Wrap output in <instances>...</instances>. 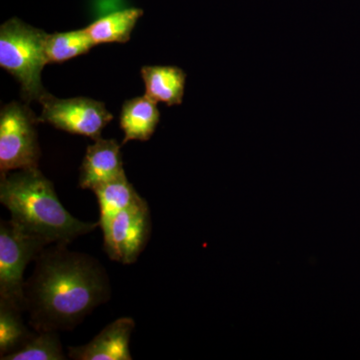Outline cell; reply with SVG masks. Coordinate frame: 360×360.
<instances>
[{
  "label": "cell",
  "instance_id": "obj_1",
  "mask_svg": "<svg viewBox=\"0 0 360 360\" xmlns=\"http://www.w3.org/2000/svg\"><path fill=\"white\" fill-rule=\"evenodd\" d=\"M34 262L25 290V309L33 330H72L110 302V276L96 257L54 243Z\"/></svg>",
  "mask_w": 360,
  "mask_h": 360
},
{
  "label": "cell",
  "instance_id": "obj_2",
  "mask_svg": "<svg viewBox=\"0 0 360 360\" xmlns=\"http://www.w3.org/2000/svg\"><path fill=\"white\" fill-rule=\"evenodd\" d=\"M0 202L13 222L49 245H68L99 226L98 222L82 221L71 215L59 200L53 184L39 168L1 175Z\"/></svg>",
  "mask_w": 360,
  "mask_h": 360
},
{
  "label": "cell",
  "instance_id": "obj_3",
  "mask_svg": "<svg viewBox=\"0 0 360 360\" xmlns=\"http://www.w3.org/2000/svg\"><path fill=\"white\" fill-rule=\"evenodd\" d=\"M46 37L44 30L15 18L0 27V66L20 82L25 103H41L49 94L41 82L42 70L47 65Z\"/></svg>",
  "mask_w": 360,
  "mask_h": 360
},
{
  "label": "cell",
  "instance_id": "obj_4",
  "mask_svg": "<svg viewBox=\"0 0 360 360\" xmlns=\"http://www.w3.org/2000/svg\"><path fill=\"white\" fill-rule=\"evenodd\" d=\"M47 246L13 220L0 221V302L25 311V271Z\"/></svg>",
  "mask_w": 360,
  "mask_h": 360
},
{
  "label": "cell",
  "instance_id": "obj_5",
  "mask_svg": "<svg viewBox=\"0 0 360 360\" xmlns=\"http://www.w3.org/2000/svg\"><path fill=\"white\" fill-rule=\"evenodd\" d=\"M27 104V103H26ZM18 101L2 106L0 112V172L39 168L40 148L35 127L39 117Z\"/></svg>",
  "mask_w": 360,
  "mask_h": 360
},
{
  "label": "cell",
  "instance_id": "obj_6",
  "mask_svg": "<svg viewBox=\"0 0 360 360\" xmlns=\"http://www.w3.org/2000/svg\"><path fill=\"white\" fill-rule=\"evenodd\" d=\"M42 104L39 122L71 134L84 135L96 141L104 127L113 120L104 103L87 97L60 99L49 94Z\"/></svg>",
  "mask_w": 360,
  "mask_h": 360
},
{
  "label": "cell",
  "instance_id": "obj_7",
  "mask_svg": "<svg viewBox=\"0 0 360 360\" xmlns=\"http://www.w3.org/2000/svg\"><path fill=\"white\" fill-rule=\"evenodd\" d=\"M151 229L150 210L141 198L115 215L103 231L106 255L112 262L134 264L148 245Z\"/></svg>",
  "mask_w": 360,
  "mask_h": 360
},
{
  "label": "cell",
  "instance_id": "obj_8",
  "mask_svg": "<svg viewBox=\"0 0 360 360\" xmlns=\"http://www.w3.org/2000/svg\"><path fill=\"white\" fill-rule=\"evenodd\" d=\"M134 328L131 317H120L86 345L68 348V357L73 360H131L129 342Z\"/></svg>",
  "mask_w": 360,
  "mask_h": 360
},
{
  "label": "cell",
  "instance_id": "obj_9",
  "mask_svg": "<svg viewBox=\"0 0 360 360\" xmlns=\"http://www.w3.org/2000/svg\"><path fill=\"white\" fill-rule=\"evenodd\" d=\"M125 174L120 146L115 139H98L86 149L80 167L79 186L96 187Z\"/></svg>",
  "mask_w": 360,
  "mask_h": 360
},
{
  "label": "cell",
  "instance_id": "obj_10",
  "mask_svg": "<svg viewBox=\"0 0 360 360\" xmlns=\"http://www.w3.org/2000/svg\"><path fill=\"white\" fill-rule=\"evenodd\" d=\"M160 120L158 103L146 94L125 101L120 117L124 134L122 144L131 141H148L155 134Z\"/></svg>",
  "mask_w": 360,
  "mask_h": 360
},
{
  "label": "cell",
  "instance_id": "obj_11",
  "mask_svg": "<svg viewBox=\"0 0 360 360\" xmlns=\"http://www.w3.org/2000/svg\"><path fill=\"white\" fill-rule=\"evenodd\" d=\"M141 77L146 85V96L155 103L168 106L182 103L186 89V73L176 66H143Z\"/></svg>",
  "mask_w": 360,
  "mask_h": 360
},
{
  "label": "cell",
  "instance_id": "obj_12",
  "mask_svg": "<svg viewBox=\"0 0 360 360\" xmlns=\"http://www.w3.org/2000/svg\"><path fill=\"white\" fill-rule=\"evenodd\" d=\"M99 205V227L104 231L111 220L122 210L141 200L127 174L105 182L94 189Z\"/></svg>",
  "mask_w": 360,
  "mask_h": 360
},
{
  "label": "cell",
  "instance_id": "obj_13",
  "mask_svg": "<svg viewBox=\"0 0 360 360\" xmlns=\"http://www.w3.org/2000/svg\"><path fill=\"white\" fill-rule=\"evenodd\" d=\"M143 11L141 8L120 9L101 16L85 27L94 44H125L131 37Z\"/></svg>",
  "mask_w": 360,
  "mask_h": 360
},
{
  "label": "cell",
  "instance_id": "obj_14",
  "mask_svg": "<svg viewBox=\"0 0 360 360\" xmlns=\"http://www.w3.org/2000/svg\"><path fill=\"white\" fill-rule=\"evenodd\" d=\"M96 46L86 30L56 32L45 39V58L49 63H60L87 53Z\"/></svg>",
  "mask_w": 360,
  "mask_h": 360
},
{
  "label": "cell",
  "instance_id": "obj_15",
  "mask_svg": "<svg viewBox=\"0 0 360 360\" xmlns=\"http://www.w3.org/2000/svg\"><path fill=\"white\" fill-rule=\"evenodd\" d=\"M23 310L0 302V359L15 352L30 340L32 333L22 319Z\"/></svg>",
  "mask_w": 360,
  "mask_h": 360
},
{
  "label": "cell",
  "instance_id": "obj_16",
  "mask_svg": "<svg viewBox=\"0 0 360 360\" xmlns=\"http://www.w3.org/2000/svg\"><path fill=\"white\" fill-rule=\"evenodd\" d=\"M2 360H63L66 359L60 338L56 331H35L34 335L15 352Z\"/></svg>",
  "mask_w": 360,
  "mask_h": 360
}]
</instances>
